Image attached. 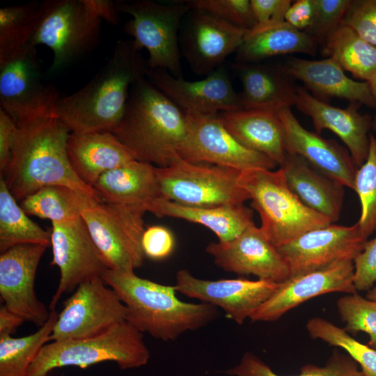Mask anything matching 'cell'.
<instances>
[{"instance_id": "obj_1", "label": "cell", "mask_w": 376, "mask_h": 376, "mask_svg": "<svg viewBox=\"0 0 376 376\" xmlns=\"http://www.w3.org/2000/svg\"><path fill=\"white\" fill-rule=\"evenodd\" d=\"M70 133L58 116L56 104L17 125L12 161L1 177L17 201L43 187L63 185L102 201L70 163L67 143Z\"/></svg>"}, {"instance_id": "obj_2", "label": "cell", "mask_w": 376, "mask_h": 376, "mask_svg": "<svg viewBox=\"0 0 376 376\" xmlns=\"http://www.w3.org/2000/svg\"><path fill=\"white\" fill-rule=\"evenodd\" d=\"M148 69L132 40L117 41L109 60L89 82L58 99L59 118L70 132H111L123 116L131 86Z\"/></svg>"}, {"instance_id": "obj_3", "label": "cell", "mask_w": 376, "mask_h": 376, "mask_svg": "<svg viewBox=\"0 0 376 376\" xmlns=\"http://www.w3.org/2000/svg\"><path fill=\"white\" fill-rule=\"evenodd\" d=\"M187 128L186 113L145 77L131 86L123 116L111 132L135 159L166 167L179 156Z\"/></svg>"}, {"instance_id": "obj_4", "label": "cell", "mask_w": 376, "mask_h": 376, "mask_svg": "<svg viewBox=\"0 0 376 376\" xmlns=\"http://www.w3.org/2000/svg\"><path fill=\"white\" fill-rule=\"evenodd\" d=\"M101 278L126 306L127 321L141 333L163 341L198 329L217 315L216 306L182 301L176 296L175 285L139 277L134 270L107 269Z\"/></svg>"}, {"instance_id": "obj_5", "label": "cell", "mask_w": 376, "mask_h": 376, "mask_svg": "<svg viewBox=\"0 0 376 376\" xmlns=\"http://www.w3.org/2000/svg\"><path fill=\"white\" fill-rule=\"evenodd\" d=\"M238 184L248 193L251 206L260 215V229L276 247L332 224L299 199L289 188L280 168L276 171L260 168L242 171Z\"/></svg>"}, {"instance_id": "obj_6", "label": "cell", "mask_w": 376, "mask_h": 376, "mask_svg": "<svg viewBox=\"0 0 376 376\" xmlns=\"http://www.w3.org/2000/svg\"><path fill=\"white\" fill-rule=\"evenodd\" d=\"M150 351L143 333L127 321L86 338L53 341L45 344L31 364L27 376H47L55 368H81L105 362H116L122 370L145 366Z\"/></svg>"}, {"instance_id": "obj_7", "label": "cell", "mask_w": 376, "mask_h": 376, "mask_svg": "<svg viewBox=\"0 0 376 376\" xmlns=\"http://www.w3.org/2000/svg\"><path fill=\"white\" fill-rule=\"evenodd\" d=\"M115 3L118 13L132 17L123 30L133 38L137 49L148 51L149 69L166 70L182 78L178 31L191 10L185 1L165 4L150 0H120Z\"/></svg>"}, {"instance_id": "obj_8", "label": "cell", "mask_w": 376, "mask_h": 376, "mask_svg": "<svg viewBox=\"0 0 376 376\" xmlns=\"http://www.w3.org/2000/svg\"><path fill=\"white\" fill-rule=\"evenodd\" d=\"M101 22L84 0H46L41 3L31 45L52 51L49 72H58L97 46Z\"/></svg>"}, {"instance_id": "obj_9", "label": "cell", "mask_w": 376, "mask_h": 376, "mask_svg": "<svg viewBox=\"0 0 376 376\" xmlns=\"http://www.w3.org/2000/svg\"><path fill=\"white\" fill-rule=\"evenodd\" d=\"M161 197L194 207L243 205L250 199L238 184L241 171L178 156L166 167L155 166Z\"/></svg>"}, {"instance_id": "obj_10", "label": "cell", "mask_w": 376, "mask_h": 376, "mask_svg": "<svg viewBox=\"0 0 376 376\" xmlns=\"http://www.w3.org/2000/svg\"><path fill=\"white\" fill-rule=\"evenodd\" d=\"M146 212L143 205L95 202L81 212L108 269L134 270L142 266Z\"/></svg>"}, {"instance_id": "obj_11", "label": "cell", "mask_w": 376, "mask_h": 376, "mask_svg": "<svg viewBox=\"0 0 376 376\" xmlns=\"http://www.w3.org/2000/svg\"><path fill=\"white\" fill-rule=\"evenodd\" d=\"M127 307L101 276L77 286L63 302L50 340L81 339L100 334L127 321Z\"/></svg>"}, {"instance_id": "obj_12", "label": "cell", "mask_w": 376, "mask_h": 376, "mask_svg": "<svg viewBox=\"0 0 376 376\" xmlns=\"http://www.w3.org/2000/svg\"><path fill=\"white\" fill-rule=\"evenodd\" d=\"M185 113L187 134L178 151L182 159L239 171L256 168L272 170L276 166L277 164L267 155L238 141L224 127L219 114Z\"/></svg>"}, {"instance_id": "obj_13", "label": "cell", "mask_w": 376, "mask_h": 376, "mask_svg": "<svg viewBox=\"0 0 376 376\" xmlns=\"http://www.w3.org/2000/svg\"><path fill=\"white\" fill-rule=\"evenodd\" d=\"M366 242L357 222L350 226L331 224L277 248L289 267L290 277H294L337 263L354 261Z\"/></svg>"}, {"instance_id": "obj_14", "label": "cell", "mask_w": 376, "mask_h": 376, "mask_svg": "<svg viewBox=\"0 0 376 376\" xmlns=\"http://www.w3.org/2000/svg\"><path fill=\"white\" fill-rule=\"evenodd\" d=\"M51 265L60 270V280L49 304L55 306L62 295L108 269L81 217L66 222H52Z\"/></svg>"}, {"instance_id": "obj_15", "label": "cell", "mask_w": 376, "mask_h": 376, "mask_svg": "<svg viewBox=\"0 0 376 376\" xmlns=\"http://www.w3.org/2000/svg\"><path fill=\"white\" fill-rule=\"evenodd\" d=\"M36 47L0 61V106L16 125L56 104L55 88L42 83Z\"/></svg>"}, {"instance_id": "obj_16", "label": "cell", "mask_w": 376, "mask_h": 376, "mask_svg": "<svg viewBox=\"0 0 376 376\" xmlns=\"http://www.w3.org/2000/svg\"><path fill=\"white\" fill-rule=\"evenodd\" d=\"M175 286L186 297L221 308L228 318L242 324L274 294L279 283L263 279L203 280L180 269Z\"/></svg>"}, {"instance_id": "obj_17", "label": "cell", "mask_w": 376, "mask_h": 376, "mask_svg": "<svg viewBox=\"0 0 376 376\" xmlns=\"http://www.w3.org/2000/svg\"><path fill=\"white\" fill-rule=\"evenodd\" d=\"M146 77L185 113L213 115L242 109L239 94L222 65L198 81L177 78L163 69H148Z\"/></svg>"}, {"instance_id": "obj_18", "label": "cell", "mask_w": 376, "mask_h": 376, "mask_svg": "<svg viewBox=\"0 0 376 376\" xmlns=\"http://www.w3.org/2000/svg\"><path fill=\"white\" fill-rule=\"evenodd\" d=\"M206 251L217 266L228 272L253 274L278 283L290 277L289 267L278 248L254 224L230 241L210 243Z\"/></svg>"}, {"instance_id": "obj_19", "label": "cell", "mask_w": 376, "mask_h": 376, "mask_svg": "<svg viewBox=\"0 0 376 376\" xmlns=\"http://www.w3.org/2000/svg\"><path fill=\"white\" fill-rule=\"evenodd\" d=\"M46 248L24 244L0 255V296L3 304L39 327L46 323L50 314L34 288L38 266Z\"/></svg>"}, {"instance_id": "obj_20", "label": "cell", "mask_w": 376, "mask_h": 376, "mask_svg": "<svg viewBox=\"0 0 376 376\" xmlns=\"http://www.w3.org/2000/svg\"><path fill=\"white\" fill-rule=\"evenodd\" d=\"M246 32L206 13L191 10L181 37L183 56L192 71L207 75L237 51Z\"/></svg>"}, {"instance_id": "obj_21", "label": "cell", "mask_w": 376, "mask_h": 376, "mask_svg": "<svg viewBox=\"0 0 376 376\" xmlns=\"http://www.w3.org/2000/svg\"><path fill=\"white\" fill-rule=\"evenodd\" d=\"M354 261L337 263L279 283L274 294L249 318L252 321L274 322L301 304L329 292L355 294Z\"/></svg>"}, {"instance_id": "obj_22", "label": "cell", "mask_w": 376, "mask_h": 376, "mask_svg": "<svg viewBox=\"0 0 376 376\" xmlns=\"http://www.w3.org/2000/svg\"><path fill=\"white\" fill-rule=\"evenodd\" d=\"M278 114L283 125L286 152L301 156L325 176L354 189L357 168L345 148L305 129L290 107L279 110Z\"/></svg>"}, {"instance_id": "obj_23", "label": "cell", "mask_w": 376, "mask_h": 376, "mask_svg": "<svg viewBox=\"0 0 376 376\" xmlns=\"http://www.w3.org/2000/svg\"><path fill=\"white\" fill-rule=\"evenodd\" d=\"M360 104L353 103L345 109L333 107L297 88L295 106L312 120L317 133L328 130L336 134L345 144L357 168L366 160L370 147L372 119L368 114L358 111Z\"/></svg>"}, {"instance_id": "obj_24", "label": "cell", "mask_w": 376, "mask_h": 376, "mask_svg": "<svg viewBox=\"0 0 376 376\" xmlns=\"http://www.w3.org/2000/svg\"><path fill=\"white\" fill-rule=\"evenodd\" d=\"M286 75L301 81L315 94L349 100L376 108L368 81H354L331 58L307 60L292 58L282 68Z\"/></svg>"}, {"instance_id": "obj_25", "label": "cell", "mask_w": 376, "mask_h": 376, "mask_svg": "<svg viewBox=\"0 0 376 376\" xmlns=\"http://www.w3.org/2000/svg\"><path fill=\"white\" fill-rule=\"evenodd\" d=\"M67 152L74 171L91 187L104 173L135 159L111 132H71Z\"/></svg>"}, {"instance_id": "obj_26", "label": "cell", "mask_w": 376, "mask_h": 376, "mask_svg": "<svg viewBox=\"0 0 376 376\" xmlns=\"http://www.w3.org/2000/svg\"><path fill=\"white\" fill-rule=\"evenodd\" d=\"M289 188L308 208L331 223L340 216L344 186L318 171L301 156L286 152L279 166Z\"/></svg>"}, {"instance_id": "obj_27", "label": "cell", "mask_w": 376, "mask_h": 376, "mask_svg": "<svg viewBox=\"0 0 376 376\" xmlns=\"http://www.w3.org/2000/svg\"><path fill=\"white\" fill-rule=\"evenodd\" d=\"M233 70L240 79L242 109L274 111L295 105L297 88L288 81L283 69L270 65L235 63Z\"/></svg>"}, {"instance_id": "obj_28", "label": "cell", "mask_w": 376, "mask_h": 376, "mask_svg": "<svg viewBox=\"0 0 376 376\" xmlns=\"http://www.w3.org/2000/svg\"><path fill=\"white\" fill-rule=\"evenodd\" d=\"M219 116L226 130L242 144L267 155L279 166L283 162L284 132L277 111L241 109Z\"/></svg>"}, {"instance_id": "obj_29", "label": "cell", "mask_w": 376, "mask_h": 376, "mask_svg": "<svg viewBox=\"0 0 376 376\" xmlns=\"http://www.w3.org/2000/svg\"><path fill=\"white\" fill-rule=\"evenodd\" d=\"M104 203L147 207L161 197L155 166L133 159L102 174L93 185Z\"/></svg>"}, {"instance_id": "obj_30", "label": "cell", "mask_w": 376, "mask_h": 376, "mask_svg": "<svg viewBox=\"0 0 376 376\" xmlns=\"http://www.w3.org/2000/svg\"><path fill=\"white\" fill-rule=\"evenodd\" d=\"M157 217H169L201 224L216 234L219 242H228L253 224V211L243 205L187 206L159 197L148 207Z\"/></svg>"}, {"instance_id": "obj_31", "label": "cell", "mask_w": 376, "mask_h": 376, "mask_svg": "<svg viewBox=\"0 0 376 376\" xmlns=\"http://www.w3.org/2000/svg\"><path fill=\"white\" fill-rule=\"evenodd\" d=\"M318 42L310 34L299 31L286 22L247 31L236 52L237 63H251L293 53L315 55Z\"/></svg>"}, {"instance_id": "obj_32", "label": "cell", "mask_w": 376, "mask_h": 376, "mask_svg": "<svg viewBox=\"0 0 376 376\" xmlns=\"http://www.w3.org/2000/svg\"><path fill=\"white\" fill-rule=\"evenodd\" d=\"M95 202L102 201L68 187L49 185L24 197L20 206L28 215L62 223L80 217Z\"/></svg>"}, {"instance_id": "obj_33", "label": "cell", "mask_w": 376, "mask_h": 376, "mask_svg": "<svg viewBox=\"0 0 376 376\" xmlns=\"http://www.w3.org/2000/svg\"><path fill=\"white\" fill-rule=\"evenodd\" d=\"M323 54L354 77L368 81L376 70V47L341 22L325 39Z\"/></svg>"}, {"instance_id": "obj_34", "label": "cell", "mask_w": 376, "mask_h": 376, "mask_svg": "<svg viewBox=\"0 0 376 376\" xmlns=\"http://www.w3.org/2000/svg\"><path fill=\"white\" fill-rule=\"evenodd\" d=\"M51 245V232L33 221L0 180V252L19 244Z\"/></svg>"}, {"instance_id": "obj_35", "label": "cell", "mask_w": 376, "mask_h": 376, "mask_svg": "<svg viewBox=\"0 0 376 376\" xmlns=\"http://www.w3.org/2000/svg\"><path fill=\"white\" fill-rule=\"evenodd\" d=\"M57 318L56 311L51 310L46 323L33 334L20 338L0 336V376H27L40 349L50 340Z\"/></svg>"}, {"instance_id": "obj_36", "label": "cell", "mask_w": 376, "mask_h": 376, "mask_svg": "<svg viewBox=\"0 0 376 376\" xmlns=\"http://www.w3.org/2000/svg\"><path fill=\"white\" fill-rule=\"evenodd\" d=\"M41 3L0 9V61H4L31 44L41 10Z\"/></svg>"}, {"instance_id": "obj_37", "label": "cell", "mask_w": 376, "mask_h": 376, "mask_svg": "<svg viewBox=\"0 0 376 376\" xmlns=\"http://www.w3.org/2000/svg\"><path fill=\"white\" fill-rule=\"evenodd\" d=\"M226 374L232 376H281L275 373L269 366L250 352H246L240 363L228 369ZM295 376H363L358 364L349 356L335 352L324 366L306 365L300 374Z\"/></svg>"}, {"instance_id": "obj_38", "label": "cell", "mask_w": 376, "mask_h": 376, "mask_svg": "<svg viewBox=\"0 0 376 376\" xmlns=\"http://www.w3.org/2000/svg\"><path fill=\"white\" fill-rule=\"evenodd\" d=\"M313 338L343 349L358 364L363 376H376V350L353 338L344 329L321 318H313L306 323Z\"/></svg>"}, {"instance_id": "obj_39", "label": "cell", "mask_w": 376, "mask_h": 376, "mask_svg": "<svg viewBox=\"0 0 376 376\" xmlns=\"http://www.w3.org/2000/svg\"><path fill=\"white\" fill-rule=\"evenodd\" d=\"M354 190L361 204V215L357 224L368 239L376 230V138L371 134L368 155L365 162L357 170Z\"/></svg>"}, {"instance_id": "obj_40", "label": "cell", "mask_w": 376, "mask_h": 376, "mask_svg": "<svg viewBox=\"0 0 376 376\" xmlns=\"http://www.w3.org/2000/svg\"><path fill=\"white\" fill-rule=\"evenodd\" d=\"M337 308L346 323L344 330L352 334L359 331L368 334L370 346L376 350V301L357 293L348 294L338 300Z\"/></svg>"}, {"instance_id": "obj_41", "label": "cell", "mask_w": 376, "mask_h": 376, "mask_svg": "<svg viewBox=\"0 0 376 376\" xmlns=\"http://www.w3.org/2000/svg\"><path fill=\"white\" fill-rule=\"evenodd\" d=\"M190 10H199L247 31L256 26L249 0H185Z\"/></svg>"}, {"instance_id": "obj_42", "label": "cell", "mask_w": 376, "mask_h": 376, "mask_svg": "<svg viewBox=\"0 0 376 376\" xmlns=\"http://www.w3.org/2000/svg\"><path fill=\"white\" fill-rule=\"evenodd\" d=\"M351 0H314V17L306 33L323 45L327 37L343 22Z\"/></svg>"}, {"instance_id": "obj_43", "label": "cell", "mask_w": 376, "mask_h": 376, "mask_svg": "<svg viewBox=\"0 0 376 376\" xmlns=\"http://www.w3.org/2000/svg\"><path fill=\"white\" fill-rule=\"evenodd\" d=\"M342 22L376 47V0H351Z\"/></svg>"}, {"instance_id": "obj_44", "label": "cell", "mask_w": 376, "mask_h": 376, "mask_svg": "<svg viewBox=\"0 0 376 376\" xmlns=\"http://www.w3.org/2000/svg\"><path fill=\"white\" fill-rule=\"evenodd\" d=\"M141 246L145 256L154 260L169 257L175 247V238L172 232L162 226H152L145 229Z\"/></svg>"}, {"instance_id": "obj_45", "label": "cell", "mask_w": 376, "mask_h": 376, "mask_svg": "<svg viewBox=\"0 0 376 376\" xmlns=\"http://www.w3.org/2000/svg\"><path fill=\"white\" fill-rule=\"evenodd\" d=\"M354 285L357 290H370L376 283V237L366 242L354 260Z\"/></svg>"}, {"instance_id": "obj_46", "label": "cell", "mask_w": 376, "mask_h": 376, "mask_svg": "<svg viewBox=\"0 0 376 376\" xmlns=\"http://www.w3.org/2000/svg\"><path fill=\"white\" fill-rule=\"evenodd\" d=\"M256 26H263L285 22L290 0H250Z\"/></svg>"}, {"instance_id": "obj_47", "label": "cell", "mask_w": 376, "mask_h": 376, "mask_svg": "<svg viewBox=\"0 0 376 376\" xmlns=\"http://www.w3.org/2000/svg\"><path fill=\"white\" fill-rule=\"evenodd\" d=\"M17 125L10 116L0 109V171L3 175L13 157Z\"/></svg>"}, {"instance_id": "obj_48", "label": "cell", "mask_w": 376, "mask_h": 376, "mask_svg": "<svg viewBox=\"0 0 376 376\" xmlns=\"http://www.w3.org/2000/svg\"><path fill=\"white\" fill-rule=\"evenodd\" d=\"M314 17V0H298L288 9L285 22L304 32L311 27Z\"/></svg>"}, {"instance_id": "obj_49", "label": "cell", "mask_w": 376, "mask_h": 376, "mask_svg": "<svg viewBox=\"0 0 376 376\" xmlns=\"http://www.w3.org/2000/svg\"><path fill=\"white\" fill-rule=\"evenodd\" d=\"M86 4L102 20L112 25L119 22L118 11L116 3L111 0H84Z\"/></svg>"}, {"instance_id": "obj_50", "label": "cell", "mask_w": 376, "mask_h": 376, "mask_svg": "<svg viewBox=\"0 0 376 376\" xmlns=\"http://www.w3.org/2000/svg\"><path fill=\"white\" fill-rule=\"evenodd\" d=\"M25 320L8 309L4 304L0 307V336H12Z\"/></svg>"}, {"instance_id": "obj_51", "label": "cell", "mask_w": 376, "mask_h": 376, "mask_svg": "<svg viewBox=\"0 0 376 376\" xmlns=\"http://www.w3.org/2000/svg\"><path fill=\"white\" fill-rule=\"evenodd\" d=\"M370 91L376 100V70L371 76L370 79L368 81Z\"/></svg>"}, {"instance_id": "obj_52", "label": "cell", "mask_w": 376, "mask_h": 376, "mask_svg": "<svg viewBox=\"0 0 376 376\" xmlns=\"http://www.w3.org/2000/svg\"><path fill=\"white\" fill-rule=\"evenodd\" d=\"M366 298L370 300L376 301V286L368 290Z\"/></svg>"}, {"instance_id": "obj_53", "label": "cell", "mask_w": 376, "mask_h": 376, "mask_svg": "<svg viewBox=\"0 0 376 376\" xmlns=\"http://www.w3.org/2000/svg\"><path fill=\"white\" fill-rule=\"evenodd\" d=\"M372 129L373 130L375 134V138H376V115L375 116L373 120H372Z\"/></svg>"}]
</instances>
